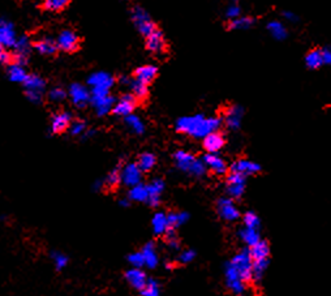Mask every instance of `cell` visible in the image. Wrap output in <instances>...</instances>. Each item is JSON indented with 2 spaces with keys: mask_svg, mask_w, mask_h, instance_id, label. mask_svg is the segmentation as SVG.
Instances as JSON below:
<instances>
[{
  "mask_svg": "<svg viewBox=\"0 0 331 296\" xmlns=\"http://www.w3.org/2000/svg\"><path fill=\"white\" fill-rule=\"evenodd\" d=\"M222 124L219 118H204L202 115L184 116L176 121V130L196 138H205L217 132Z\"/></svg>",
  "mask_w": 331,
  "mask_h": 296,
  "instance_id": "obj_1",
  "label": "cell"
},
{
  "mask_svg": "<svg viewBox=\"0 0 331 296\" xmlns=\"http://www.w3.org/2000/svg\"><path fill=\"white\" fill-rule=\"evenodd\" d=\"M232 265L238 270L241 281L244 283H249L253 281V258L249 248H244L231 260Z\"/></svg>",
  "mask_w": 331,
  "mask_h": 296,
  "instance_id": "obj_2",
  "label": "cell"
},
{
  "mask_svg": "<svg viewBox=\"0 0 331 296\" xmlns=\"http://www.w3.org/2000/svg\"><path fill=\"white\" fill-rule=\"evenodd\" d=\"M132 20H133L134 25L140 30V33L146 35V37H149L150 34H153L157 30L155 24L151 21L150 16L141 7H134L132 9Z\"/></svg>",
  "mask_w": 331,
  "mask_h": 296,
  "instance_id": "obj_3",
  "label": "cell"
},
{
  "mask_svg": "<svg viewBox=\"0 0 331 296\" xmlns=\"http://www.w3.org/2000/svg\"><path fill=\"white\" fill-rule=\"evenodd\" d=\"M224 275H226V285L229 290L232 291L233 293L243 292L244 288H245V283L241 281L238 270H236V268L232 265L231 261L226 264V268H224Z\"/></svg>",
  "mask_w": 331,
  "mask_h": 296,
  "instance_id": "obj_4",
  "label": "cell"
},
{
  "mask_svg": "<svg viewBox=\"0 0 331 296\" xmlns=\"http://www.w3.org/2000/svg\"><path fill=\"white\" fill-rule=\"evenodd\" d=\"M246 183V176L240 172H231L227 178V192L229 196L239 198L244 193Z\"/></svg>",
  "mask_w": 331,
  "mask_h": 296,
  "instance_id": "obj_5",
  "label": "cell"
},
{
  "mask_svg": "<svg viewBox=\"0 0 331 296\" xmlns=\"http://www.w3.org/2000/svg\"><path fill=\"white\" fill-rule=\"evenodd\" d=\"M56 45L60 50L65 51V52H73L77 50L80 45V38L73 30L65 29L62 33L57 35Z\"/></svg>",
  "mask_w": 331,
  "mask_h": 296,
  "instance_id": "obj_6",
  "label": "cell"
},
{
  "mask_svg": "<svg viewBox=\"0 0 331 296\" xmlns=\"http://www.w3.org/2000/svg\"><path fill=\"white\" fill-rule=\"evenodd\" d=\"M141 170L137 163H128L122 169V181L125 186L133 188L141 184Z\"/></svg>",
  "mask_w": 331,
  "mask_h": 296,
  "instance_id": "obj_7",
  "label": "cell"
},
{
  "mask_svg": "<svg viewBox=\"0 0 331 296\" xmlns=\"http://www.w3.org/2000/svg\"><path fill=\"white\" fill-rule=\"evenodd\" d=\"M217 209H218L221 218L228 222H233L240 217V213L231 198H219L217 202Z\"/></svg>",
  "mask_w": 331,
  "mask_h": 296,
  "instance_id": "obj_8",
  "label": "cell"
},
{
  "mask_svg": "<svg viewBox=\"0 0 331 296\" xmlns=\"http://www.w3.org/2000/svg\"><path fill=\"white\" fill-rule=\"evenodd\" d=\"M69 96L77 107H85L91 98V93L81 84H72L69 88Z\"/></svg>",
  "mask_w": 331,
  "mask_h": 296,
  "instance_id": "obj_9",
  "label": "cell"
},
{
  "mask_svg": "<svg viewBox=\"0 0 331 296\" xmlns=\"http://www.w3.org/2000/svg\"><path fill=\"white\" fill-rule=\"evenodd\" d=\"M29 52H30V42H29V38L25 37V35L17 38V42L14 45V64L24 67V64L28 62Z\"/></svg>",
  "mask_w": 331,
  "mask_h": 296,
  "instance_id": "obj_10",
  "label": "cell"
},
{
  "mask_svg": "<svg viewBox=\"0 0 331 296\" xmlns=\"http://www.w3.org/2000/svg\"><path fill=\"white\" fill-rule=\"evenodd\" d=\"M134 107H136V97L132 94H125V96H123L122 98H120L119 102H116V104H115V107H113L112 113L115 114V115H120V116H129L132 115V113H133Z\"/></svg>",
  "mask_w": 331,
  "mask_h": 296,
  "instance_id": "obj_11",
  "label": "cell"
},
{
  "mask_svg": "<svg viewBox=\"0 0 331 296\" xmlns=\"http://www.w3.org/2000/svg\"><path fill=\"white\" fill-rule=\"evenodd\" d=\"M113 77L110 73L106 72H95V73L90 75L88 79L89 85H91V88L95 89H105V90H110L111 86L113 85Z\"/></svg>",
  "mask_w": 331,
  "mask_h": 296,
  "instance_id": "obj_12",
  "label": "cell"
},
{
  "mask_svg": "<svg viewBox=\"0 0 331 296\" xmlns=\"http://www.w3.org/2000/svg\"><path fill=\"white\" fill-rule=\"evenodd\" d=\"M17 42L14 28L11 23L3 20L0 24V43L3 47H14Z\"/></svg>",
  "mask_w": 331,
  "mask_h": 296,
  "instance_id": "obj_13",
  "label": "cell"
},
{
  "mask_svg": "<svg viewBox=\"0 0 331 296\" xmlns=\"http://www.w3.org/2000/svg\"><path fill=\"white\" fill-rule=\"evenodd\" d=\"M125 280L129 283L130 286L136 290L142 291L145 288V286L147 285L149 278L146 276L145 271H142L141 269H129L125 273Z\"/></svg>",
  "mask_w": 331,
  "mask_h": 296,
  "instance_id": "obj_14",
  "label": "cell"
},
{
  "mask_svg": "<svg viewBox=\"0 0 331 296\" xmlns=\"http://www.w3.org/2000/svg\"><path fill=\"white\" fill-rule=\"evenodd\" d=\"M243 115V107H240V106H231V107L226 111V118H224L227 127H228L229 130H238V128L240 127Z\"/></svg>",
  "mask_w": 331,
  "mask_h": 296,
  "instance_id": "obj_15",
  "label": "cell"
},
{
  "mask_svg": "<svg viewBox=\"0 0 331 296\" xmlns=\"http://www.w3.org/2000/svg\"><path fill=\"white\" fill-rule=\"evenodd\" d=\"M164 37L161 30L157 29L153 34H150L149 37H146V47L147 50L154 52V54H161L164 51Z\"/></svg>",
  "mask_w": 331,
  "mask_h": 296,
  "instance_id": "obj_16",
  "label": "cell"
},
{
  "mask_svg": "<svg viewBox=\"0 0 331 296\" xmlns=\"http://www.w3.org/2000/svg\"><path fill=\"white\" fill-rule=\"evenodd\" d=\"M231 170H232V172H240L243 175L248 176L250 174H256V172L260 171L261 167L258 163L248 161V159H239V161L233 162V164L231 166Z\"/></svg>",
  "mask_w": 331,
  "mask_h": 296,
  "instance_id": "obj_17",
  "label": "cell"
},
{
  "mask_svg": "<svg viewBox=\"0 0 331 296\" xmlns=\"http://www.w3.org/2000/svg\"><path fill=\"white\" fill-rule=\"evenodd\" d=\"M223 146H224V138L221 133L214 132L204 138V147L210 153V154H215V153L219 152Z\"/></svg>",
  "mask_w": 331,
  "mask_h": 296,
  "instance_id": "obj_18",
  "label": "cell"
},
{
  "mask_svg": "<svg viewBox=\"0 0 331 296\" xmlns=\"http://www.w3.org/2000/svg\"><path fill=\"white\" fill-rule=\"evenodd\" d=\"M204 162L206 167H209L212 172L218 174V175H223L227 171L226 162L217 154H206L204 157Z\"/></svg>",
  "mask_w": 331,
  "mask_h": 296,
  "instance_id": "obj_19",
  "label": "cell"
},
{
  "mask_svg": "<svg viewBox=\"0 0 331 296\" xmlns=\"http://www.w3.org/2000/svg\"><path fill=\"white\" fill-rule=\"evenodd\" d=\"M72 116L69 113H59L54 115L51 120V130L52 132L60 133L65 131L68 127H71Z\"/></svg>",
  "mask_w": 331,
  "mask_h": 296,
  "instance_id": "obj_20",
  "label": "cell"
},
{
  "mask_svg": "<svg viewBox=\"0 0 331 296\" xmlns=\"http://www.w3.org/2000/svg\"><path fill=\"white\" fill-rule=\"evenodd\" d=\"M141 252L142 254H144L145 265L150 269L157 268V265L159 264V257H158V253H157L155 244L151 242L147 243V244H145V247L142 248Z\"/></svg>",
  "mask_w": 331,
  "mask_h": 296,
  "instance_id": "obj_21",
  "label": "cell"
},
{
  "mask_svg": "<svg viewBox=\"0 0 331 296\" xmlns=\"http://www.w3.org/2000/svg\"><path fill=\"white\" fill-rule=\"evenodd\" d=\"M173 157H175L176 166H178L181 171H185V172L190 171L193 163H194V161L197 159V158H194V157H193L190 153L183 152V150H178Z\"/></svg>",
  "mask_w": 331,
  "mask_h": 296,
  "instance_id": "obj_22",
  "label": "cell"
},
{
  "mask_svg": "<svg viewBox=\"0 0 331 296\" xmlns=\"http://www.w3.org/2000/svg\"><path fill=\"white\" fill-rule=\"evenodd\" d=\"M91 102H93V106L95 107L96 114H98L99 116H103L110 113L111 110H113L115 104H116L115 103V98L111 96L105 97V98L91 99Z\"/></svg>",
  "mask_w": 331,
  "mask_h": 296,
  "instance_id": "obj_23",
  "label": "cell"
},
{
  "mask_svg": "<svg viewBox=\"0 0 331 296\" xmlns=\"http://www.w3.org/2000/svg\"><path fill=\"white\" fill-rule=\"evenodd\" d=\"M157 72H158V69H157L155 65L147 64V65H141V67L137 68L134 75H136V80H139V81L144 82V84L147 85L149 82H151L154 79H155Z\"/></svg>",
  "mask_w": 331,
  "mask_h": 296,
  "instance_id": "obj_24",
  "label": "cell"
},
{
  "mask_svg": "<svg viewBox=\"0 0 331 296\" xmlns=\"http://www.w3.org/2000/svg\"><path fill=\"white\" fill-rule=\"evenodd\" d=\"M250 249V254H252L253 261H260V260H269L270 254V247L269 243L265 240H260V242L253 246Z\"/></svg>",
  "mask_w": 331,
  "mask_h": 296,
  "instance_id": "obj_25",
  "label": "cell"
},
{
  "mask_svg": "<svg viewBox=\"0 0 331 296\" xmlns=\"http://www.w3.org/2000/svg\"><path fill=\"white\" fill-rule=\"evenodd\" d=\"M151 225H153V232L155 235H164L170 229L167 215L164 213H155L153 220H151Z\"/></svg>",
  "mask_w": 331,
  "mask_h": 296,
  "instance_id": "obj_26",
  "label": "cell"
},
{
  "mask_svg": "<svg viewBox=\"0 0 331 296\" xmlns=\"http://www.w3.org/2000/svg\"><path fill=\"white\" fill-rule=\"evenodd\" d=\"M239 237L245 243L246 246L252 248L253 246H256L260 242V232L256 229H249V227H244L239 231Z\"/></svg>",
  "mask_w": 331,
  "mask_h": 296,
  "instance_id": "obj_27",
  "label": "cell"
},
{
  "mask_svg": "<svg viewBox=\"0 0 331 296\" xmlns=\"http://www.w3.org/2000/svg\"><path fill=\"white\" fill-rule=\"evenodd\" d=\"M34 47L42 55H52L57 50L56 42H54L51 38H43V40L37 41L34 43Z\"/></svg>",
  "mask_w": 331,
  "mask_h": 296,
  "instance_id": "obj_28",
  "label": "cell"
},
{
  "mask_svg": "<svg viewBox=\"0 0 331 296\" xmlns=\"http://www.w3.org/2000/svg\"><path fill=\"white\" fill-rule=\"evenodd\" d=\"M305 64L306 67L310 69H317L321 65H323V57L322 50L320 48H314V50L309 51L305 57Z\"/></svg>",
  "mask_w": 331,
  "mask_h": 296,
  "instance_id": "obj_29",
  "label": "cell"
},
{
  "mask_svg": "<svg viewBox=\"0 0 331 296\" xmlns=\"http://www.w3.org/2000/svg\"><path fill=\"white\" fill-rule=\"evenodd\" d=\"M129 200L137 201V202H145L149 200V191H147V186L144 184H139V186L130 188L129 191Z\"/></svg>",
  "mask_w": 331,
  "mask_h": 296,
  "instance_id": "obj_30",
  "label": "cell"
},
{
  "mask_svg": "<svg viewBox=\"0 0 331 296\" xmlns=\"http://www.w3.org/2000/svg\"><path fill=\"white\" fill-rule=\"evenodd\" d=\"M26 90H35V91H43L45 90V81L42 77L37 76V75H28L25 82H24Z\"/></svg>",
  "mask_w": 331,
  "mask_h": 296,
  "instance_id": "obj_31",
  "label": "cell"
},
{
  "mask_svg": "<svg viewBox=\"0 0 331 296\" xmlns=\"http://www.w3.org/2000/svg\"><path fill=\"white\" fill-rule=\"evenodd\" d=\"M8 77L13 82H25L28 75H26L24 67L17 64H12L8 67Z\"/></svg>",
  "mask_w": 331,
  "mask_h": 296,
  "instance_id": "obj_32",
  "label": "cell"
},
{
  "mask_svg": "<svg viewBox=\"0 0 331 296\" xmlns=\"http://www.w3.org/2000/svg\"><path fill=\"white\" fill-rule=\"evenodd\" d=\"M267 29H269L270 34L272 37L278 41H282L287 37V30L284 28V25L279 21H271V23L267 24Z\"/></svg>",
  "mask_w": 331,
  "mask_h": 296,
  "instance_id": "obj_33",
  "label": "cell"
},
{
  "mask_svg": "<svg viewBox=\"0 0 331 296\" xmlns=\"http://www.w3.org/2000/svg\"><path fill=\"white\" fill-rule=\"evenodd\" d=\"M137 164H139L141 171H150L154 167V164H155V157L151 153H144V154H141L139 157Z\"/></svg>",
  "mask_w": 331,
  "mask_h": 296,
  "instance_id": "obj_34",
  "label": "cell"
},
{
  "mask_svg": "<svg viewBox=\"0 0 331 296\" xmlns=\"http://www.w3.org/2000/svg\"><path fill=\"white\" fill-rule=\"evenodd\" d=\"M269 266V260H260V261H253V281L260 282L262 280L263 274Z\"/></svg>",
  "mask_w": 331,
  "mask_h": 296,
  "instance_id": "obj_35",
  "label": "cell"
},
{
  "mask_svg": "<svg viewBox=\"0 0 331 296\" xmlns=\"http://www.w3.org/2000/svg\"><path fill=\"white\" fill-rule=\"evenodd\" d=\"M125 123H127L128 127L130 128V130L133 131V132L139 133V135H141V133H144L145 131V127H144V123L141 121V119L139 118V116L136 115H129L125 118Z\"/></svg>",
  "mask_w": 331,
  "mask_h": 296,
  "instance_id": "obj_36",
  "label": "cell"
},
{
  "mask_svg": "<svg viewBox=\"0 0 331 296\" xmlns=\"http://www.w3.org/2000/svg\"><path fill=\"white\" fill-rule=\"evenodd\" d=\"M164 189V181L162 179H154L153 181L147 184L149 197H161V193Z\"/></svg>",
  "mask_w": 331,
  "mask_h": 296,
  "instance_id": "obj_37",
  "label": "cell"
},
{
  "mask_svg": "<svg viewBox=\"0 0 331 296\" xmlns=\"http://www.w3.org/2000/svg\"><path fill=\"white\" fill-rule=\"evenodd\" d=\"M130 88H132V91H133V96L139 99H144L147 97V85L144 84V82L139 81V80H134V81L130 82Z\"/></svg>",
  "mask_w": 331,
  "mask_h": 296,
  "instance_id": "obj_38",
  "label": "cell"
},
{
  "mask_svg": "<svg viewBox=\"0 0 331 296\" xmlns=\"http://www.w3.org/2000/svg\"><path fill=\"white\" fill-rule=\"evenodd\" d=\"M253 25V18L250 17H239L236 20H232L229 23V29L233 30H243V29H248Z\"/></svg>",
  "mask_w": 331,
  "mask_h": 296,
  "instance_id": "obj_39",
  "label": "cell"
},
{
  "mask_svg": "<svg viewBox=\"0 0 331 296\" xmlns=\"http://www.w3.org/2000/svg\"><path fill=\"white\" fill-rule=\"evenodd\" d=\"M142 296H159L161 295V287H159V283L157 282L155 280H149L147 281V285L145 286L144 290L141 291Z\"/></svg>",
  "mask_w": 331,
  "mask_h": 296,
  "instance_id": "obj_40",
  "label": "cell"
},
{
  "mask_svg": "<svg viewBox=\"0 0 331 296\" xmlns=\"http://www.w3.org/2000/svg\"><path fill=\"white\" fill-rule=\"evenodd\" d=\"M68 4L69 3L67 0H46L45 3H43V8L50 12H59L68 6Z\"/></svg>",
  "mask_w": 331,
  "mask_h": 296,
  "instance_id": "obj_41",
  "label": "cell"
},
{
  "mask_svg": "<svg viewBox=\"0 0 331 296\" xmlns=\"http://www.w3.org/2000/svg\"><path fill=\"white\" fill-rule=\"evenodd\" d=\"M51 260L54 261V265L57 270L64 269L65 266H67V264H68V257L65 256L64 253H62V252H57V251L51 252Z\"/></svg>",
  "mask_w": 331,
  "mask_h": 296,
  "instance_id": "obj_42",
  "label": "cell"
},
{
  "mask_svg": "<svg viewBox=\"0 0 331 296\" xmlns=\"http://www.w3.org/2000/svg\"><path fill=\"white\" fill-rule=\"evenodd\" d=\"M260 223H261L260 218H258V215L256 214V213L248 212V213H245V215H244V225H245V227L258 230V227H260Z\"/></svg>",
  "mask_w": 331,
  "mask_h": 296,
  "instance_id": "obj_43",
  "label": "cell"
},
{
  "mask_svg": "<svg viewBox=\"0 0 331 296\" xmlns=\"http://www.w3.org/2000/svg\"><path fill=\"white\" fill-rule=\"evenodd\" d=\"M164 236H166V242H167L168 247H170L171 249H173V251H178L179 247H180V243H179L175 229H171L170 227V229L167 230V232L164 234Z\"/></svg>",
  "mask_w": 331,
  "mask_h": 296,
  "instance_id": "obj_44",
  "label": "cell"
},
{
  "mask_svg": "<svg viewBox=\"0 0 331 296\" xmlns=\"http://www.w3.org/2000/svg\"><path fill=\"white\" fill-rule=\"evenodd\" d=\"M128 263L134 269H141L145 265V258L142 252H133L128 256Z\"/></svg>",
  "mask_w": 331,
  "mask_h": 296,
  "instance_id": "obj_45",
  "label": "cell"
},
{
  "mask_svg": "<svg viewBox=\"0 0 331 296\" xmlns=\"http://www.w3.org/2000/svg\"><path fill=\"white\" fill-rule=\"evenodd\" d=\"M122 181V171L118 169L110 171V174L106 178V186L107 187H116Z\"/></svg>",
  "mask_w": 331,
  "mask_h": 296,
  "instance_id": "obj_46",
  "label": "cell"
},
{
  "mask_svg": "<svg viewBox=\"0 0 331 296\" xmlns=\"http://www.w3.org/2000/svg\"><path fill=\"white\" fill-rule=\"evenodd\" d=\"M205 171H206V164H205V162L201 161V159H196L192 169H190L189 174H192V175L194 176H202L205 174Z\"/></svg>",
  "mask_w": 331,
  "mask_h": 296,
  "instance_id": "obj_47",
  "label": "cell"
},
{
  "mask_svg": "<svg viewBox=\"0 0 331 296\" xmlns=\"http://www.w3.org/2000/svg\"><path fill=\"white\" fill-rule=\"evenodd\" d=\"M240 6H239L238 3H231L227 7L226 16L228 17V18H231V21L236 20V18H239V16H240Z\"/></svg>",
  "mask_w": 331,
  "mask_h": 296,
  "instance_id": "obj_48",
  "label": "cell"
},
{
  "mask_svg": "<svg viewBox=\"0 0 331 296\" xmlns=\"http://www.w3.org/2000/svg\"><path fill=\"white\" fill-rule=\"evenodd\" d=\"M85 128H86L85 121L76 120L71 124V127H69V131H71V135L79 136V135H82V133H84Z\"/></svg>",
  "mask_w": 331,
  "mask_h": 296,
  "instance_id": "obj_49",
  "label": "cell"
},
{
  "mask_svg": "<svg viewBox=\"0 0 331 296\" xmlns=\"http://www.w3.org/2000/svg\"><path fill=\"white\" fill-rule=\"evenodd\" d=\"M48 97H50L51 101L60 102L65 98V91L64 89L62 88H52L51 90H50V93H48Z\"/></svg>",
  "mask_w": 331,
  "mask_h": 296,
  "instance_id": "obj_50",
  "label": "cell"
},
{
  "mask_svg": "<svg viewBox=\"0 0 331 296\" xmlns=\"http://www.w3.org/2000/svg\"><path fill=\"white\" fill-rule=\"evenodd\" d=\"M194 257H196L194 251H192V249H185V251H183L180 254H179V261L183 264H188L190 263V261H193Z\"/></svg>",
  "mask_w": 331,
  "mask_h": 296,
  "instance_id": "obj_51",
  "label": "cell"
},
{
  "mask_svg": "<svg viewBox=\"0 0 331 296\" xmlns=\"http://www.w3.org/2000/svg\"><path fill=\"white\" fill-rule=\"evenodd\" d=\"M26 98L33 103H41L43 97V91H35V90H26L25 91Z\"/></svg>",
  "mask_w": 331,
  "mask_h": 296,
  "instance_id": "obj_52",
  "label": "cell"
},
{
  "mask_svg": "<svg viewBox=\"0 0 331 296\" xmlns=\"http://www.w3.org/2000/svg\"><path fill=\"white\" fill-rule=\"evenodd\" d=\"M167 219L168 226L171 229H175V227L180 226V215H179V213H170V214H167Z\"/></svg>",
  "mask_w": 331,
  "mask_h": 296,
  "instance_id": "obj_53",
  "label": "cell"
},
{
  "mask_svg": "<svg viewBox=\"0 0 331 296\" xmlns=\"http://www.w3.org/2000/svg\"><path fill=\"white\" fill-rule=\"evenodd\" d=\"M322 57H323V64L331 65V48L328 47L322 48Z\"/></svg>",
  "mask_w": 331,
  "mask_h": 296,
  "instance_id": "obj_54",
  "label": "cell"
},
{
  "mask_svg": "<svg viewBox=\"0 0 331 296\" xmlns=\"http://www.w3.org/2000/svg\"><path fill=\"white\" fill-rule=\"evenodd\" d=\"M11 60H12V57L8 51H6V50L0 51V62L3 63V64H9V62H11Z\"/></svg>",
  "mask_w": 331,
  "mask_h": 296,
  "instance_id": "obj_55",
  "label": "cell"
},
{
  "mask_svg": "<svg viewBox=\"0 0 331 296\" xmlns=\"http://www.w3.org/2000/svg\"><path fill=\"white\" fill-rule=\"evenodd\" d=\"M283 16L286 17L287 20H289V21H296L297 20L296 14L292 13V12H289V11H284L283 12Z\"/></svg>",
  "mask_w": 331,
  "mask_h": 296,
  "instance_id": "obj_56",
  "label": "cell"
},
{
  "mask_svg": "<svg viewBox=\"0 0 331 296\" xmlns=\"http://www.w3.org/2000/svg\"><path fill=\"white\" fill-rule=\"evenodd\" d=\"M119 203L122 206H124V208H127V206H129V200H125V198H123V200L119 201Z\"/></svg>",
  "mask_w": 331,
  "mask_h": 296,
  "instance_id": "obj_57",
  "label": "cell"
},
{
  "mask_svg": "<svg viewBox=\"0 0 331 296\" xmlns=\"http://www.w3.org/2000/svg\"><path fill=\"white\" fill-rule=\"evenodd\" d=\"M120 80H122V82H123V84H127V82H128V81H129V79H128V77H127V76H123V77H122V79H120Z\"/></svg>",
  "mask_w": 331,
  "mask_h": 296,
  "instance_id": "obj_58",
  "label": "cell"
},
{
  "mask_svg": "<svg viewBox=\"0 0 331 296\" xmlns=\"http://www.w3.org/2000/svg\"><path fill=\"white\" fill-rule=\"evenodd\" d=\"M166 268H167L168 270H170V269L172 268V265H171V264H166Z\"/></svg>",
  "mask_w": 331,
  "mask_h": 296,
  "instance_id": "obj_59",
  "label": "cell"
}]
</instances>
